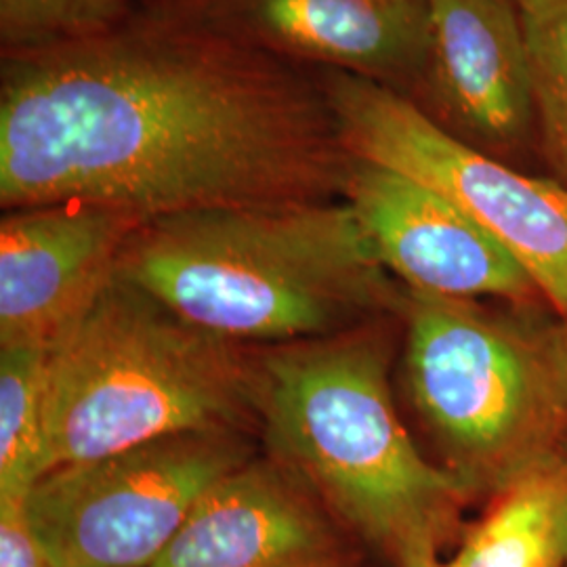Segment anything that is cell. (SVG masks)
Here are the masks:
<instances>
[{
    "instance_id": "15",
    "label": "cell",
    "mask_w": 567,
    "mask_h": 567,
    "mask_svg": "<svg viewBox=\"0 0 567 567\" xmlns=\"http://www.w3.org/2000/svg\"><path fill=\"white\" fill-rule=\"evenodd\" d=\"M538 156L567 189V0H522Z\"/></svg>"
},
{
    "instance_id": "16",
    "label": "cell",
    "mask_w": 567,
    "mask_h": 567,
    "mask_svg": "<svg viewBox=\"0 0 567 567\" xmlns=\"http://www.w3.org/2000/svg\"><path fill=\"white\" fill-rule=\"evenodd\" d=\"M131 0H0L9 55L95 37L126 21Z\"/></svg>"
},
{
    "instance_id": "7",
    "label": "cell",
    "mask_w": 567,
    "mask_h": 567,
    "mask_svg": "<svg viewBox=\"0 0 567 567\" xmlns=\"http://www.w3.org/2000/svg\"><path fill=\"white\" fill-rule=\"evenodd\" d=\"M250 458L243 431L166 435L55 466L23 505L51 567H152L204 494Z\"/></svg>"
},
{
    "instance_id": "2",
    "label": "cell",
    "mask_w": 567,
    "mask_h": 567,
    "mask_svg": "<svg viewBox=\"0 0 567 567\" xmlns=\"http://www.w3.org/2000/svg\"><path fill=\"white\" fill-rule=\"evenodd\" d=\"M116 274L231 343H303L400 292L344 203L204 208L150 219Z\"/></svg>"
},
{
    "instance_id": "12",
    "label": "cell",
    "mask_w": 567,
    "mask_h": 567,
    "mask_svg": "<svg viewBox=\"0 0 567 567\" xmlns=\"http://www.w3.org/2000/svg\"><path fill=\"white\" fill-rule=\"evenodd\" d=\"M274 51L322 61L414 97L429 55L426 0H234Z\"/></svg>"
},
{
    "instance_id": "4",
    "label": "cell",
    "mask_w": 567,
    "mask_h": 567,
    "mask_svg": "<svg viewBox=\"0 0 567 567\" xmlns=\"http://www.w3.org/2000/svg\"><path fill=\"white\" fill-rule=\"evenodd\" d=\"M257 391L244 344L189 324L114 271L49 344L42 475L166 435L248 433Z\"/></svg>"
},
{
    "instance_id": "10",
    "label": "cell",
    "mask_w": 567,
    "mask_h": 567,
    "mask_svg": "<svg viewBox=\"0 0 567 567\" xmlns=\"http://www.w3.org/2000/svg\"><path fill=\"white\" fill-rule=\"evenodd\" d=\"M142 224L97 204L11 208L0 224V347L53 343L114 276Z\"/></svg>"
},
{
    "instance_id": "1",
    "label": "cell",
    "mask_w": 567,
    "mask_h": 567,
    "mask_svg": "<svg viewBox=\"0 0 567 567\" xmlns=\"http://www.w3.org/2000/svg\"><path fill=\"white\" fill-rule=\"evenodd\" d=\"M0 203L97 204L143 224L332 203L351 164L322 89L198 25L126 23L2 63Z\"/></svg>"
},
{
    "instance_id": "6",
    "label": "cell",
    "mask_w": 567,
    "mask_h": 567,
    "mask_svg": "<svg viewBox=\"0 0 567 567\" xmlns=\"http://www.w3.org/2000/svg\"><path fill=\"white\" fill-rule=\"evenodd\" d=\"M349 156L444 196L524 265L567 322V189L450 135L402 93L341 70L322 86Z\"/></svg>"
},
{
    "instance_id": "11",
    "label": "cell",
    "mask_w": 567,
    "mask_h": 567,
    "mask_svg": "<svg viewBox=\"0 0 567 567\" xmlns=\"http://www.w3.org/2000/svg\"><path fill=\"white\" fill-rule=\"evenodd\" d=\"M332 515L276 458L231 471L152 567H343Z\"/></svg>"
},
{
    "instance_id": "9",
    "label": "cell",
    "mask_w": 567,
    "mask_h": 567,
    "mask_svg": "<svg viewBox=\"0 0 567 567\" xmlns=\"http://www.w3.org/2000/svg\"><path fill=\"white\" fill-rule=\"evenodd\" d=\"M426 9L429 55L412 102L450 135L505 163L538 152L519 2L426 0Z\"/></svg>"
},
{
    "instance_id": "5",
    "label": "cell",
    "mask_w": 567,
    "mask_h": 567,
    "mask_svg": "<svg viewBox=\"0 0 567 567\" xmlns=\"http://www.w3.org/2000/svg\"><path fill=\"white\" fill-rule=\"evenodd\" d=\"M405 383L473 501L567 454V322L402 288Z\"/></svg>"
},
{
    "instance_id": "19",
    "label": "cell",
    "mask_w": 567,
    "mask_h": 567,
    "mask_svg": "<svg viewBox=\"0 0 567 567\" xmlns=\"http://www.w3.org/2000/svg\"><path fill=\"white\" fill-rule=\"evenodd\" d=\"M517 2H522V0H517Z\"/></svg>"
},
{
    "instance_id": "14",
    "label": "cell",
    "mask_w": 567,
    "mask_h": 567,
    "mask_svg": "<svg viewBox=\"0 0 567 567\" xmlns=\"http://www.w3.org/2000/svg\"><path fill=\"white\" fill-rule=\"evenodd\" d=\"M49 344L0 347V503L25 501L44 463Z\"/></svg>"
},
{
    "instance_id": "3",
    "label": "cell",
    "mask_w": 567,
    "mask_h": 567,
    "mask_svg": "<svg viewBox=\"0 0 567 567\" xmlns=\"http://www.w3.org/2000/svg\"><path fill=\"white\" fill-rule=\"evenodd\" d=\"M257 410L278 463L393 567H429L465 534V484L412 442L383 343L365 332L257 358Z\"/></svg>"
},
{
    "instance_id": "17",
    "label": "cell",
    "mask_w": 567,
    "mask_h": 567,
    "mask_svg": "<svg viewBox=\"0 0 567 567\" xmlns=\"http://www.w3.org/2000/svg\"><path fill=\"white\" fill-rule=\"evenodd\" d=\"M0 567H51L21 501L0 503Z\"/></svg>"
},
{
    "instance_id": "8",
    "label": "cell",
    "mask_w": 567,
    "mask_h": 567,
    "mask_svg": "<svg viewBox=\"0 0 567 567\" xmlns=\"http://www.w3.org/2000/svg\"><path fill=\"white\" fill-rule=\"evenodd\" d=\"M343 198L377 259L405 288L468 301L547 305L503 244L423 183L351 156Z\"/></svg>"
},
{
    "instance_id": "13",
    "label": "cell",
    "mask_w": 567,
    "mask_h": 567,
    "mask_svg": "<svg viewBox=\"0 0 567 567\" xmlns=\"http://www.w3.org/2000/svg\"><path fill=\"white\" fill-rule=\"evenodd\" d=\"M458 567H567V454L494 496L454 555Z\"/></svg>"
},
{
    "instance_id": "18",
    "label": "cell",
    "mask_w": 567,
    "mask_h": 567,
    "mask_svg": "<svg viewBox=\"0 0 567 567\" xmlns=\"http://www.w3.org/2000/svg\"><path fill=\"white\" fill-rule=\"evenodd\" d=\"M429 567H458V564H456V561H454V557H452V559H442V561H437V564H433V566H429Z\"/></svg>"
}]
</instances>
